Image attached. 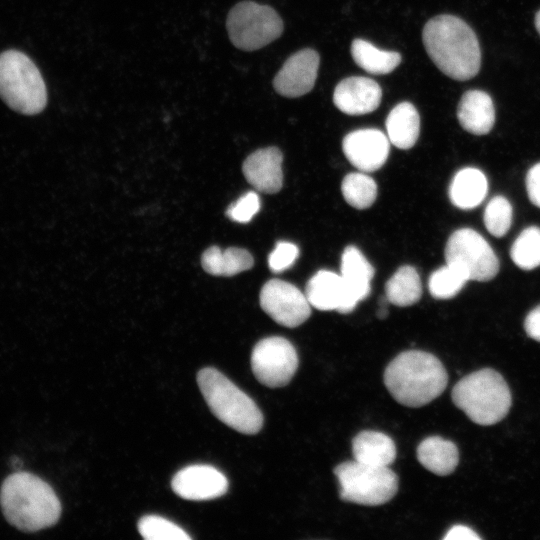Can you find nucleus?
Returning a JSON list of instances; mask_svg holds the SVG:
<instances>
[{
    "mask_svg": "<svg viewBox=\"0 0 540 540\" xmlns=\"http://www.w3.org/2000/svg\"><path fill=\"white\" fill-rule=\"evenodd\" d=\"M385 125L390 143L399 149H409L419 137L420 116L412 103L404 101L393 107Z\"/></svg>",
    "mask_w": 540,
    "mask_h": 540,
    "instance_id": "nucleus-22",
    "label": "nucleus"
},
{
    "mask_svg": "<svg viewBox=\"0 0 540 540\" xmlns=\"http://www.w3.org/2000/svg\"><path fill=\"white\" fill-rule=\"evenodd\" d=\"M299 256V248L291 242L279 241L268 257L271 271L280 273L291 267Z\"/></svg>",
    "mask_w": 540,
    "mask_h": 540,
    "instance_id": "nucleus-33",
    "label": "nucleus"
},
{
    "mask_svg": "<svg viewBox=\"0 0 540 540\" xmlns=\"http://www.w3.org/2000/svg\"><path fill=\"white\" fill-rule=\"evenodd\" d=\"M524 328L530 338L540 342V305L528 313L524 321Z\"/></svg>",
    "mask_w": 540,
    "mask_h": 540,
    "instance_id": "nucleus-35",
    "label": "nucleus"
},
{
    "mask_svg": "<svg viewBox=\"0 0 540 540\" xmlns=\"http://www.w3.org/2000/svg\"><path fill=\"white\" fill-rule=\"evenodd\" d=\"M422 295V285L418 272L412 266L400 267L385 285V297L388 302L407 307L419 301Z\"/></svg>",
    "mask_w": 540,
    "mask_h": 540,
    "instance_id": "nucleus-26",
    "label": "nucleus"
},
{
    "mask_svg": "<svg viewBox=\"0 0 540 540\" xmlns=\"http://www.w3.org/2000/svg\"><path fill=\"white\" fill-rule=\"evenodd\" d=\"M454 404L474 423L493 425L508 413L512 398L501 374L491 368L475 371L456 383L452 390Z\"/></svg>",
    "mask_w": 540,
    "mask_h": 540,
    "instance_id": "nucleus-4",
    "label": "nucleus"
},
{
    "mask_svg": "<svg viewBox=\"0 0 540 540\" xmlns=\"http://www.w3.org/2000/svg\"><path fill=\"white\" fill-rule=\"evenodd\" d=\"M382 89L368 77L352 76L341 80L334 89L333 103L348 115H364L380 105Z\"/></svg>",
    "mask_w": 540,
    "mask_h": 540,
    "instance_id": "nucleus-16",
    "label": "nucleus"
},
{
    "mask_svg": "<svg viewBox=\"0 0 540 540\" xmlns=\"http://www.w3.org/2000/svg\"><path fill=\"white\" fill-rule=\"evenodd\" d=\"M171 486L179 497L201 501L224 495L228 489V480L213 466L195 464L179 470L174 475Z\"/></svg>",
    "mask_w": 540,
    "mask_h": 540,
    "instance_id": "nucleus-14",
    "label": "nucleus"
},
{
    "mask_svg": "<svg viewBox=\"0 0 540 540\" xmlns=\"http://www.w3.org/2000/svg\"><path fill=\"white\" fill-rule=\"evenodd\" d=\"M417 459L430 472L446 476L457 467L459 452L453 442L439 436H431L418 445Z\"/></svg>",
    "mask_w": 540,
    "mask_h": 540,
    "instance_id": "nucleus-23",
    "label": "nucleus"
},
{
    "mask_svg": "<svg viewBox=\"0 0 540 540\" xmlns=\"http://www.w3.org/2000/svg\"><path fill=\"white\" fill-rule=\"evenodd\" d=\"M319 54L305 48L291 55L273 79L275 91L284 97L296 98L309 93L317 79Z\"/></svg>",
    "mask_w": 540,
    "mask_h": 540,
    "instance_id": "nucleus-12",
    "label": "nucleus"
},
{
    "mask_svg": "<svg viewBox=\"0 0 540 540\" xmlns=\"http://www.w3.org/2000/svg\"><path fill=\"white\" fill-rule=\"evenodd\" d=\"M260 199L256 192L249 191L242 195L227 209V216L238 223H247L258 213Z\"/></svg>",
    "mask_w": 540,
    "mask_h": 540,
    "instance_id": "nucleus-32",
    "label": "nucleus"
},
{
    "mask_svg": "<svg viewBox=\"0 0 540 540\" xmlns=\"http://www.w3.org/2000/svg\"><path fill=\"white\" fill-rule=\"evenodd\" d=\"M305 295L311 305L321 311L350 313L358 302L348 293L341 275L320 270L306 285Z\"/></svg>",
    "mask_w": 540,
    "mask_h": 540,
    "instance_id": "nucleus-15",
    "label": "nucleus"
},
{
    "mask_svg": "<svg viewBox=\"0 0 540 540\" xmlns=\"http://www.w3.org/2000/svg\"><path fill=\"white\" fill-rule=\"evenodd\" d=\"M200 391L211 412L232 429L256 434L263 415L255 402L218 370L207 367L197 375Z\"/></svg>",
    "mask_w": 540,
    "mask_h": 540,
    "instance_id": "nucleus-5",
    "label": "nucleus"
},
{
    "mask_svg": "<svg viewBox=\"0 0 540 540\" xmlns=\"http://www.w3.org/2000/svg\"><path fill=\"white\" fill-rule=\"evenodd\" d=\"M510 256L523 270L540 266V228L530 226L524 229L512 244Z\"/></svg>",
    "mask_w": 540,
    "mask_h": 540,
    "instance_id": "nucleus-28",
    "label": "nucleus"
},
{
    "mask_svg": "<svg viewBox=\"0 0 540 540\" xmlns=\"http://www.w3.org/2000/svg\"><path fill=\"white\" fill-rule=\"evenodd\" d=\"M422 41L430 59L448 77L465 81L479 72V42L462 19L449 14L431 18L424 25Z\"/></svg>",
    "mask_w": 540,
    "mask_h": 540,
    "instance_id": "nucleus-1",
    "label": "nucleus"
},
{
    "mask_svg": "<svg viewBox=\"0 0 540 540\" xmlns=\"http://www.w3.org/2000/svg\"><path fill=\"white\" fill-rule=\"evenodd\" d=\"M351 55L360 68L374 75L392 72L402 60L400 53L379 49L372 43L359 38L352 41Z\"/></svg>",
    "mask_w": 540,
    "mask_h": 540,
    "instance_id": "nucleus-25",
    "label": "nucleus"
},
{
    "mask_svg": "<svg viewBox=\"0 0 540 540\" xmlns=\"http://www.w3.org/2000/svg\"><path fill=\"white\" fill-rule=\"evenodd\" d=\"M354 460L373 466H389L396 458L394 441L386 434L365 430L352 440Z\"/></svg>",
    "mask_w": 540,
    "mask_h": 540,
    "instance_id": "nucleus-21",
    "label": "nucleus"
},
{
    "mask_svg": "<svg viewBox=\"0 0 540 540\" xmlns=\"http://www.w3.org/2000/svg\"><path fill=\"white\" fill-rule=\"evenodd\" d=\"M251 368L256 379L264 386H286L298 368V355L294 346L279 336L267 337L254 346Z\"/></svg>",
    "mask_w": 540,
    "mask_h": 540,
    "instance_id": "nucleus-10",
    "label": "nucleus"
},
{
    "mask_svg": "<svg viewBox=\"0 0 540 540\" xmlns=\"http://www.w3.org/2000/svg\"><path fill=\"white\" fill-rule=\"evenodd\" d=\"M348 161L361 172H374L386 162L390 141L385 133L374 128L348 133L342 141Z\"/></svg>",
    "mask_w": 540,
    "mask_h": 540,
    "instance_id": "nucleus-13",
    "label": "nucleus"
},
{
    "mask_svg": "<svg viewBox=\"0 0 540 540\" xmlns=\"http://www.w3.org/2000/svg\"><path fill=\"white\" fill-rule=\"evenodd\" d=\"M457 118L464 130L475 135L490 132L495 122V108L489 94L481 90L466 91L458 104Z\"/></svg>",
    "mask_w": 540,
    "mask_h": 540,
    "instance_id": "nucleus-18",
    "label": "nucleus"
},
{
    "mask_svg": "<svg viewBox=\"0 0 540 540\" xmlns=\"http://www.w3.org/2000/svg\"><path fill=\"white\" fill-rule=\"evenodd\" d=\"M19 460H20L19 458L13 457V458L11 459V464H12V466H14V467H19V466L21 465V461H19Z\"/></svg>",
    "mask_w": 540,
    "mask_h": 540,
    "instance_id": "nucleus-39",
    "label": "nucleus"
},
{
    "mask_svg": "<svg viewBox=\"0 0 540 540\" xmlns=\"http://www.w3.org/2000/svg\"><path fill=\"white\" fill-rule=\"evenodd\" d=\"M340 275L348 293L357 302L369 295L374 268L357 247L350 245L344 249Z\"/></svg>",
    "mask_w": 540,
    "mask_h": 540,
    "instance_id": "nucleus-19",
    "label": "nucleus"
},
{
    "mask_svg": "<svg viewBox=\"0 0 540 540\" xmlns=\"http://www.w3.org/2000/svg\"><path fill=\"white\" fill-rule=\"evenodd\" d=\"M341 191L346 202L357 209L370 207L377 197L375 181L361 172L346 175L341 184Z\"/></svg>",
    "mask_w": 540,
    "mask_h": 540,
    "instance_id": "nucleus-27",
    "label": "nucleus"
},
{
    "mask_svg": "<svg viewBox=\"0 0 540 540\" xmlns=\"http://www.w3.org/2000/svg\"><path fill=\"white\" fill-rule=\"evenodd\" d=\"M513 209L504 196L493 197L484 210V224L490 234L503 237L510 229Z\"/></svg>",
    "mask_w": 540,
    "mask_h": 540,
    "instance_id": "nucleus-31",
    "label": "nucleus"
},
{
    "mask_svg": "<svg viewBox=\"0 0 540 540\" xmlns=\"http://www.w3.org/2000/svg\"><path fill=\"white\" fill-rule=\"evenodd\" d=\"M140 535L146 540H190L178 525L157 515H146L138 522Z\"/></svg>",
    "mask_w": 540,
    "mask_h": 540,
    "instance_id": "nucleus-30",
    "label": "nucleus"
},
{
    "mask_svg": "<svg viewBox=\"0 0 540 540\" xmlns=\"http://www.w3.org/2000/svg\"><path fill=\"white\" fill-rule=\"evenodd\" d=\"M488 182L484 173L474 167L459 170L449 186V198L452 204L468 210L479 206L485 199Z\"/></svg>",
    "mask_w": 540,
    "mask_h": 540,
    "instance_id": "nucleus-20",
    "label": "nucleus"
},
{
    "mask_svg": "<svg viewBox=\"0 0 540 540\" xmlns=\"http://www.w3.org/2000/svg\"><path fill=\"white\" fill-rule=\"evenodd\" d=\"M0 504L6 519L27 532L54 525L61 514V504L54 490L29 472H16L4 480Z\"/></svg>",
    "mask_w": 540,
    "mask_h": 540,
    "instance_id": "nucleus-3",
    "label": "nucleus"
},
{
    "mask_svg": "<svg viewBox=\"0 0 540 540\" xmlns=\"http://www.w3.org/2000/svg\"><path fill=\"white\" fill-rule=\"evenodd\" d=\"M467 281L469 278L463 270L446 263L430 275L428 287L434 298L450 299L461 291Z\"/></svg>",
    "mask_w": 540,
    "mask_h": 540,
    "instance_id": "nucleus-29",
    "label": "nucleus"
},
{
    "mask_svg": "<svg viewBox=\"0 0 540 540\" xmlns=\"http://www.w3.org/2000/svg\"><path fill=\"white\" fill-rule=\"evenodd\" d=\"M526 189L530 201L540 208V162L529 169L526 175Z\"/></svg>",
    "mask_w": 540,
    "mask_h": 540,
    "instance_id": "nucleus-34",
    "label": "nucleus"
},
{
    "mask_svg": "<svg viewBox=\"0 0 540 540\" xmlns=\"http://www.w3.org/2000/svg\"><path fill=\"white\" fill-rule=\"evenodd\" d=\"M232 44L244 51H255L278 39L283 21L270 6L245 0L234 5L226 20Z\"/></svg>",
    "mask_w": 540,
    "mask_h": 540,
    "instance_id": "nucleus-8",
    "label": "nucleus"
},
{
    "mask_svg": "<svg viewBox=\"0 0 540 540\" xmlns=\"http://www.w3.org/2000/svg\"><path fill=\"white\" fill-rule=\"evenodd\" d=\"M446 263L463 270L469 280L489 281L499 271V262L489 243L473 229L456 230L445 247Z\"/></svg>",
    "mask_w": 540,
    "mask_h": 540,
    "instance_id": "nucleus-9",
    "label": "nucleus"
},
{
    "mask_svg": "<svg viewBox=\"0 0 540 540\" xmlns=\"http://www.w3.org/2000/svg\"><path fill=\"white\" fill-rule=\"evenodd\" d=\"M387 313L388 312H387L386 308L384 306H380V308H379V310L377 312V316L382 319V318L386 317Z\"/></svg>",
    "mask_w": 540,
    "mask_h": 540,
    "instance_id": "nucleus-38",
    "label": "nucleus"
},
{
    "mask_svg": "<svg viewBox=\"0 0 540 540\" xmlns=\"http://www.w3.org/2000/svg\"><path fill=\"white\" fill-rule=\"evenodd\" d=\"M342 500L366 506L389 502L397 493L398 477L388 466L347 461L334 468Z\"/></svg>",
    "mask_w": 540,
    "mask_h": 540,
    "instance_id": "nucleus-7",
    "label": "nucleus"
},
{
    "mask_svg": "<svg viewBox=\"0 0 540 540\" xmlns=\"http://www.w3.org/2000/svg\"><path fill=\"white\" fill-rule=\"evenodd\" d=\"M283 155L277 147L258 149L244 161L242 170L247 181L263 193H277L283 184Z\"/></svg>",
    "mask_w": 540,
    "mask_h": 540,
    "instance_id": "nucleus-17",
    "label": "nucleus"
},
{
    "mask_svg": "<svg viewBox=\"0 0 540 540\" xmlns=\"http://www.w3.org/2000/svg\"><path fill=\"white\" fill-rule=\"evenodd\" d=\"M252 255L243 248L230 247L222 250L211 246L201 257L203 269L216 276H233L249 270L253 266Z\"/></svg>",
    "mask_w": 540,
    "mask_h": 540,
    "instance_id": "nucleus-24",
    "label": "nucleus"
},
{
    "mask_svg": "<svg viewBox=\"0 0 540 540\" xmlns=\"http://www.w3.org/2000/svg\"><path fill=\"white\" fill-rule=\"evenodd\" d=\"M0 97L24 115L38 114L47 104V89L39 69L20 51L0 54Z\"/></svg>",
    "mask_w": 540,
    "mask_h": 540,
    "instance_id": "nucleus-6",
    "label": "nucleus"
},
{
    "mask_svg": "<svg viewBox=\"0 0 540 540\" xmlns=\"http://www.w3.org/2000/svg\"><path fill=\"white\" fill-rule=\"evenodd\" d=\"M535 27L537 32L540 35V10L535 15Z\"/></svg>",
    "mask_w": 540,
    "mask_h": 540,
    "instance_id": "nucleus-37",
    "label": "nucleus"
},
{
    "mask_svg": "<svg viewBox=\"0 0 540 540\" xmlns=\"http://www.w3.org/2000/svg\"><path fill=\"white\" fill-rule=\"evenodd\" d=\"M447 372L431 353L408 350L397 355L384 371V384L401 405L421 407L436 399L446 388Z\"/></svg>",
    "mask_w": 540,
    "mask_h": 540,
    "instance_id": "nucleus-2",
    "label": "nucleus"
},
{
    "mask_svg": "<svg viewBox=\"0 0 540 540\" xmlns=\"http://www.w3.org/2000/svg\"><path fill=\"white\" fill-rule=\"evenodd\" d=\"M444 540H479L477 535L471 528L464 525H455L449 529L443 537Z\"/></svg>",
    "mask_w": 540,
    "mask_h": 540,
    "instance_id": "nucleus-36",
    "label": "nucleus"
},
{
    "mask_svg": "<svg viewBox=\"0 0 540 540\" xmlns=\"http://www.w3.org/2000/svg\"><path fill=\"white\" fill-rule=\"evenodd\" d=\"M262 309L278 324L295 328L304 323L311 314L306 295L293 284L271 279L260 292Z\"/></svg>",
    "mask_w": 540,
    "mask_h": 540,
    "instance_id": "nucleus-11",
    "label": "nucleus"
}]
</instances>
